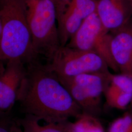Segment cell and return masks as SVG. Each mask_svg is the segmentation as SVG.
Returning a JSON list of instances; mask_svg holds the SVG:
<instances>
[{
  "label": "cell",
  "mask_w": 132,
  "mask_h": 132,
  "mask_svg": "<svg viewBox=\"0 0 132 132\" xmlns=\"http://www.w3.org/2000/svg\"><path fill=\"white\" fill-rule=\"evenodd\" d=\"M111 34L110 52L114 63L120 73L132 75V19Z\"/></svg>",
  "instance_id": "cell-9"
},
{
  "label": "cell",
  "mask_w": 132,
  "mask_h": 132,
  "mask_svg": "<svg viewBox=\"0 0 132 132\" xmlns=\"http://www.w3.org/2000/svg\"><path fill=\"white\" fill-rule=\"evenodd\" d=\"M129 2H130V4L131 5L132 7V0H129Z\"/></svg>",
  "instance_id": "cell-21"
},
{
  "label": "cell",
  "mask_w": 132,
  "mask_h": 132,
  "mask_svg": "<svg viewBox=\"0 0 132 132\" xmlns=\"http://www.w3.org/2000/svg\"><path fill=\"white\" fill-rule=\"evenodd\" d=\"M104 94L107 104L114 108L124 109L132 100V94L124 92L110 83Z\"/></svg>",
  "instance_id": "cell-13"
},
{
  "label": "cell",
  "mask_w": 132,
  "mask_h": 132,
  "mask_svg": "<svg viewBox=\"0 0 132 132\" xmlns=\"http://www.w3.org/2000/svg\"><path fill=\"white\" fill-rule=\"evenodd\" d=\"M39 121L37 118L27 114L16 121L23 132H66L60 123H47L42 125Z\"/></svg>",
  "instance_id": "cell-12"
},
{
  "label": "cell",
  "mask_w": 132,
  "mask_h": 132,
  "mask_svg": "<svg viewBox=\"0 0 132 132\" xmlns=\"http://www.w3.org/2000/svg\"><path fill=\"white\" fill-rule=\"evenodd\" d=\"M97 0H72L57 21L61 46H65L81 25L96 10Z\"/></svg>",
  "instance_id": "cell-7"
},
{
  "label": "cell",
  "mask_w": 132,
  "mask_h": 132,
  "mask_svg": "<svg viewBox=\"0 0 132 132\" xmlns=\"http://www.w3.org/2000/svg\"><path fill=\"white\" fill-rule=\"evenodd\" d=\"M130 104H131V110H130V112L132 114V101H131V103H130Z\"/></svg>",
  "instance_id": "cell-20"
},
{
  "label": "cell",
  "mask_w": 132,
  "mask_h": 132,
  "mask_svg": "<svg viewBox=\"0 0 132 132\" xmlns=\"http://www.w3.org/2000/svg\"><path fill=\"white\" fill-rule=\"evenodd\" d=\"M12 132H23L22 128L16 121H14L13 122L12 128Z\"/></svg>",
  "instance_id": "cell-18"
},
{
  "label": "cell",
  "mask_w": 132,
  "mask_h": 132,
  "mask_svg": "<svg viewBox=\"0 0 132 132\" xmlns=\"http://www.w3.org/2000/svg\"><path fill=\"white\" fill-rule=\"evenodd\" d=\"M58 78H67L88 73L110 72L104 59L92 51L60 46L46 64Z\"/></svg>",
  "instance_id": "cell-4"
},
{
  "label": "cell",
  "mask_w": 132,
  "mask_h": 132,
  "mask_svg": "<svg viewBox=\"0 0 132 132\" xmlns=\"http://www.w3.org/2000/svg\"><path fill=\"white\" fill-rule=\"evenodd\" d=\"M18 102L25 114L47 123L62 122L83 113L55 74L36 62L27 69Z\"/></svg>",
  "instance_id": "cell-1"
},
{
  "label": "cell",
  "mask_w": 132,
  "mask_h": 132,
  "mask_svg": "<svg viewBox=\"0 0 132 132\" xmlns=\"http://www.w3.org/2000/svg\"><path fill=\"white\" fill-rule=\"evenodd\" d=\"M110 83L124 92L132 94V75L111 73Z\"/></svg>",
  "instance_id": "cell-14"
},
{
  "label": "cell",
  "mask_w": 132,
  "mask_h": 132,
  "mask_svg": "<svg viewBox=\"0 0 132 132\" xmlns=\"http://www.w3.org/2000/svg\"><path fill=\"white\" fill-rule=\"evenodd\" d=\"M73 122L68 120L59 123L66 132H105L102 124L95 116L82 113Z\"/></svg>",
  "instance_id": "cell-11"
},
{
  "label": "cell",
  "mask_w": 132,
  "mask_h": 132,
  "mask_svg": "<svg viewBox=\"0 0 132 132\" xmlns=\"http://www.w3.org/2000/svg\"><path fill=\"white\" fill-rule=\"evenodd\" d=\"M95 11L104 28L111 33L132 19V7L129 0H97Z\"/></svg>",
  "instance_id": "cell-8"
},
{
  "label": "cell",
  "mask_w": 132,
  "mask_h": 132,
  "mask_svg": "<svg viewBox=\"0 0 132 132\" xmlns=\"http://www.w3.org/2000/svg\"><path fill=\"white\" fill-rule=\"evenodd\" d=\"M0 69V114L8 113L18 101L27 69L20 61H10Z\"/></svg>",
  "instance_id": "cell-6"
},
{
  "label": "cell",
  "mask_w": 132,
  "mask_h": 132,
  "mask_svg": "<svg viewBox=\"0 0 132 132\" xmlns=\"http://www.w3.org/2000/svg\"><path fill=\"white\" fill-rule=\"evenodd\" d=\"M111 73L110 72L83 73L64 79L71 80L80 87L90 100L97 114L100 110L101 97L109 85Z\"/></svg>",
  "instance_id": "cell-10"
},
{
  "label": "cell",
  "mask_w": 132,
  "mask_h": 132,
  "mask_svg": "<svg viewBox=\"0 0 132 132\" xmlns=\"http://www.w3.org/2000/svg\"><path fill=\"white\" fill-rule=\"evenodd\" d=\"M14 121L8 119L0 120V132H12V125Z\"/></svg>",
  "instance_id": "cell-17"
},
{
  "label": "cell",
  "mask_w": 132,
  "mask_h": 132,
  "mask_svg": "<svg viewBox=\"0 0 132 132\" xmlns=\"http://www.w3.org/2000/svg\"><path fill=\"white\" fill-rule=\"evenodd\" d=\"M71 1L72 0H54L56 9L57 21L64 14Z\"/></svg>",
  "instance_id": "cell-16"
},
{
  "label": "cell",
  "mask_w": 132,
  "mask_h": 132,
  "mask_svg": "<svg viewBox=\"0 0 132 132\" xmlns=\"http://www.w3.org/2000/svg\"><path fill=\"white\" fill-rule=\"evenodd\" d=\"M108 132H132V114L127 112L111 123Z\"/></svg>",
  "instance_id": "cell-15"
},
{
  "label": "cell",
  "mask_w": 132,
  "mask_h": 132,
  "mask_svg": "<svg viewBox=\"0 0 132 132\" xmlns=\"http://www.w3.org/2000/svg\"><path fill=\"white\" fill-rule=\"evenodd\" d=\"M35 57L50 60L61 46L54 0H25Z\"/></svg>",
  "instance_id": "cell-3"
},
{
  "label": "cell",
  "mask_w": 132,
  "mask_h": 132,
  "mask_svg": "<svg viewBox=\"0 0 132 132\" xmlns=\"http://www.w3.org/2000/svg\"><path fill=\"white\" fill-rule=\"evenodd\" d=\"M0 63L35 58L25 0H0Z\"/></svg>",
  "instance_id": "cell-2"
},
{
  "label": "cell",
  "mask_w": 132,
  "mask_h": 132,
  "mask_svg": "<svg viewBox=\"0 0 132 132\" xmlns=\"http://www.w3.org/2000/svg\"><path fill=\"white\" fill-rule=\"evenodd\" d=\"M1 37H2V24L1 22V20H0V43L1 41Z\"/></svg>",
  "instance_id": "cell-19"
},
{
  "label": "cell",
  "mask_w": 132,
  "mask_h": 132,
  "mask_svg": "<svg viewBox=\"0 0 132 132\" xmlns=\"http://www.w3.org/2000/svg\"><path fill=\"white\" fill-rule=\"evenodd\" d=\"M111 37L112 34L104 28L95 11L86 19L66 46L95 52L104 59L109 69L118 72L110 52Z\"/></svg>",
  "instance_id": "cell-5"
}]
</instances>
